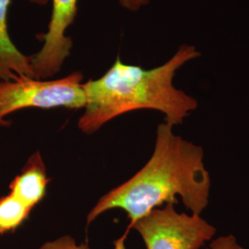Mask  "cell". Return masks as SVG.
<instances>
[{"label": "cell", "mask_w": 249, "mask_h": 249, "mask_svg": "<svg viewBox=\"0 0 249 249\" xmlns=\"http://www.w3.org/2000/svg\"><path fill=\"white\" fill-rule=\"evenodd\" d=\"M78 0H53V10L48 30L38 36L44 40L43 47L32 57V66L37 80H46L60 71L71 53V38L66 31L77 15Z\"/></svg>", "instance_id": "obj_5"}, {"label": "cell", "mask_w": 249, "mask_h": 249, "mask_svg": "<svg viewBox=\"0 0 249 249\" xmlns=\"http://www.w3.org/2000/svg\"><path fill=\"white\" fill-rule=\"evenodd\" d=\"M29 1H31L32 3L37 4V5H41V6H44L48 2V0H29Z\"/></svg>", "instance_id": "obj_12"}, {"label": "cell", "mask_w": 249, "mask_h": 249, "mask_svg": "<svg viewBox=\"0 0 249 249\" xmlns=\"http://www.w3.org/2000/svg\"><path fill=\"white\" fill-rule=\"evenodd\" d=\"M150 0H119L121 7L131 11L139 10L141 8L147 6Z\"/></svg>", "instance_id": "obj_11"}, {"label": "cell", "mask_w": 249, "mask_h": 249, "mask_svg": "<svg viewBox=\"0 0 249 249\" xmlns=\"http://www.w3.org/2000/svg\"><path fill=\"white\" fill-rule=\"evenodd\" d=\"M32 210L9 193L0 197V234L13 232L29 218Z\"/></svg>", "instance_id": "obj_8"}, {"label": "cell", "mask_w": 249, "mask_h": 249, "mask_svg": "<svg viewBox=\"0 0 249 249\" xmlns=\"http://www.w3.org/2000/svg\"><path fill=\"white\" fill-rule=\"evenodd\" d=\"M49 178L39 151L35 152L26 164L9 184V193L16 196L32 211L45 196Z\"/></svg>", "instance_id": "obj_7"}, {"label": "cell", "mask_w": 249, "mask_h": 249, "mask_svg": "<svg viewBox=\"0 0 249 249\" xmlns=\"http://www.w3.org/2000/svg\"><path fill=\"white\" fill-rule=\"evenodd\" d=\"M11 1L0 0V81L36 79L32 57L21 53L9 37L7 16Z\"/></svg>", "instance_id": "obj_6"}, {"label": "cell", "mask_w": 249, "mask_h": 249, "mask_svg": "<svg viewBox=\"0 0 249 249\" xmlns=\"http://www.w3.org/2000/svg\"><path fill=\"white\" fill-rule=\"evenodd\" d=\"M174 203L156 208L134 224L147 249H200L216 228L197 214L180 213Z\"/></svg>", "instance_id": "obj_4"}, {"label": "cell", "mask_w": 249, "mask_h": 249, "mask_svg": "<svg viewBox=\"0 0 249 249\" xmlns=\"http://www.w3.org/2000/svg\"><path fill=\"white\" fill-rule=\"evenodd\" d=\"M207 249H245L232 234L223 235L210 243Z\"/></svg>", "instance_id": "obj_10"}, {"label": "cell", "mask_w": 249, "mask_h": 249, "mask_svg": "<svg viewBox=\"0 0 249 249\" xmlns=\"http://www.w3.org/2000/svg\"><path fill=\"white\" fill-rule=\"evenodd\" d=\"M200 55L194 45H181L168 61L151 70L124 64L117 57L104 76L83 83L87 101L79 128L93 134L117 116L142 109L162 113L164 122L172 126L182 124L198 103L176 88L173 80L181 67Z\"/></svg>", "instance_id": "obj_2"}, {"label": "cell", "mask_w": 249, "mask_h": 249, "mask_svg": "<svg viewBox=\"0 0 249 249\" xmlns=\"http://www.w3.org/2000/svg\"><path fill=\"white\" fill-rule=\"evenodd\" d=\"M167 123L158 125L153 153L142 169L102 196L87 216V224L114 209L123 210L129 224L115 249H125L124 240L134 224L152 210L178 197L191 213H203L209 204L211 177L203 149L176 135Z\"/></svg>", "instance_id": "obj_1"}, {"label": "cell", "mask_w": 249, "mask_h": 249, "mask_svg": "<svg viewBox=\"0 0 249 249\" xmlns=\"http://www.w3.org/2000/svg\"><path fill=\"white\" fill-rule=\"evenodd\" d=\"M82 80V73L76 71L58 80L0 81V125H10L6 117L25 108H84L87 100Z\"/></svg>", "instance_id": "obj_3"}, {"label": "cell", "mask_w": 249, "mask_h": 249, "mask_svg": "<svg viewBox=\"0 0 249 249\" xmlns=\"http://www.w3.org/2000/svg\"><path fill=\"white\" fill-rule=\"evenodd\" d=\"M39 249H89V248L86 244L78 245L73 237L65 235L55 240L46 242Z\"/></svg>", "instance_id": "obj_9"}]
</instances>
